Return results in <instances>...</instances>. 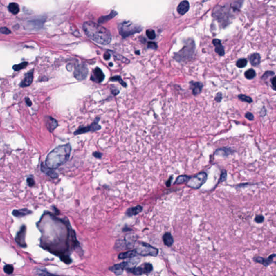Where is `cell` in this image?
Returning a JSON list of instances; mask_svg holds the SVG:
<instances>
[{"mask_svg": "<svg viewBox=\"0 0 276 276\" xmlns=\"http://www.w3.org/2000/svg\"><path fill=\"white\" fill-rule=\"evenodd\" d=\"M83 28L87 36L98 44L107 45L111 41L110 31L97 23L86 22L84 23Z\"/></svg>", "mask_w": 276, "mask_h": 276, "instance_id": "cell-1", "label": "cell"}, {"mask_svg": "<svg viewBox=\"0 0 276 276\" xmlns=\"http://www.w3.org/2000/svg\"><path fill=\"white\" fill-rule=\"evenodd\" d=\"M71 151L70 144L59 146L48 155L46 165L52 169H56L68 161Z\"/></svg>", "mask_w": 276, "mask_h": 276, "instance_id": "cell-2", "label": "cell"}, {"mask_svg": "<svg viewBox=\"0 0 276 276\" xmlns=\"http://www.w3.org/2000/svg\"><path fill=\"white\" fill-rule=\"evenodd\" d=\"M195 48L194 42H190L184 46L180 51L174 55V59L178 62L185 61L191 58Z\"/></svg>", "mask_w": 276, "mask_h": 276, "instance_id": "cell-3", "label": "cell"}, {"mask_svg": "<svg viewBox=\"0 0 276 276\" xmlns=\"http://www.w3.org/2000/svg\"><path fill=\"white\" fill-rule=\"evenodd\" d=\"M118 30L120 34L123 37H128L130 35L134 34L141 31V28L129 22H124L120 23L118 26Z\"/></svg>", "mask_w": 276, "mask_h": 276, "instance_id": "cell-4", "label": "cell"}, {"mask_svg": "<svg viewBox=\"0 0 276 276\" xmlns=\"http://www.w3.org/2000/svg\"><path fill=\"white\" fill-rule=\"evenodd\" d=\"M136 253L141 256H156L158 253V250L147 243L140 242L136 249Z\"/></svg>", "mask_w": 276, "mask_h": 276, "instance_id": "cell-5", "label": "cell"}, {"mask_svg": "<svg viewBox=\"0 0 276 276\" xmlns=\"http://www.w3.org/2000/svg\"><path fill=\"white\" fill-rule=\"evenodd\" d=\"M207 179V174L204 172L200 173L194 177L190 178L187 182V185L193 189H199L205 182Z\"/></svg>", "mask_w": 276, "mask_h": 276, "instance_id": "cell-6", "label": "cell"}, {"mask_svg": "<svg viewBox=\"0 0 276 276\" xmlns=\"http://www.w3.org/2000/svg\"><path fill=\"white\" fill-rule=\"evenodd\" d=\"M87 74L88 68L87 66L84 64L78 65L75 68L73 72L75 78L78 80H85L87 77Z\"/></svg>", "mask_w": 276, "mask_h": 276, "instance_id": "cell-7", "label": "cell"}, {"mask_svg": "<svg viewBox=\"0 0 276 276\" xmlns=\"http://www.w3.org/2000/svg\"><path fill=\"white\" fill-rule=\"evenodd\" d=\"M99 120V119L97 118V119L95 120V121L91 124V125L87 126V127H80L78 129L75 131L74 133L75 135H78V134H83L85 133L89 132H95L97 131H98L101 129V127L100 125L98 124V122Z\"/></svg>", "mask_w": 276, "mask_h": 276, "instance_id": "cell-8", "label": "cell"}, {"mask_svg": "<svg viewBox=\"0 0 276 276\" xmlns=\"http://www.w3.org/2000/svg\"><path fill=\"white\" fill-rule=\"evenodd\" d=\"M153 270V266L150 263H145L140 266L135 267L132 268L129 272L132 273L134 275L139 276L144 273H147Z\"/></svg>", "mask_w": 276, "mask_h": 276, "instance_id": "cell-9", "label": "cell"}, {"mask_svg": "<svg viewBox=\"0 0 276 276\" xmlns=\"http://www.w3.org/2000/svg\"><path fill=\"white\" fill-rule=\"evenodd\" d=\"M26 228L25 226L21 227V230L18 232L16 237L15 241L16 243L22 247H26L27 244L26 243Z\"/></svg>", "mask_w": 276, "mask_h": 276, "instance_id": "cell-10", "label": "cell"}, {"mask_svg": "<svg viewBox=\"0 0 276 276\" xmlns=\"http://www.w3.org/2000/svg\"><path fill=\"white\" fill-rule=\"evenodd\" d=\"M105 78V75L102 71V70L99 68H96L93 70L92 74L90 79L92 81L95 82L97 83H100L102 82Z\"/></svg>", "mask_w": 276, "mask_h": 276, "instance_id": "cell-11", "label": "cell"}, {"mask_svg": "<svg viewBox=\"0 0 276 276\" xmlns=\"http://www.w3.org/2000/svg\"><path fill=\"white\" fill-rule=\"evenodd\" d=\"M276 257V254L273 253L268 256V258H265L263 257L257 256L253 258V261L255 262L259 263L261 264L264 265V266H268V265L271 264L273 261V259L275 257Z\"/></svg>", "mask_w": 276, "mask_h": 276, "instance_id": "cell-12", "label": "cell"}, {"mask_svg": "<svg viewBox=\"0 0 276 276\" xmlns=\"http://www.w3.org/2000/svg\"><path fill=\"white\" fill-rule=\"evenodd\" d=\"M127 265V261L122 262L120 264H118L111 267L109 270L116 275H121L122 274L124 270H125Z\"/></svg>", "mask_w": 276, "mask_h": 276, "instance_id": "cell-13", "label": "cell"}, {"mask_svg": "<svg viewBox=\"0 0 276 276\" xmlns=\"http://www.w3.org/2000/svg\"><path fill=\"white\" fill-rule=\"evenodd\" d=\"M33 70L28 72L24 77L23 80L20 83V86L22 87H28L30 86L33 80Z\"/></svg>", "mask_w": 276, "mask_h": 276, "instance_id": "cell-14", "label": "cell"}, {"mask_svg": "<svg viewBox=\"0 0 276 276\" xmlns=\"http://www.w3.org/2000/svg\"><path fill=\"white\" fill-rule=\"evenodd\" d=\"M46 125L49 131L50 132H52L58 126V122L53 118L48 117L46 119Z\"/></svg>", "mask_w": 276, "mask_h": 276, "instance_id": "cell-15", "label": "cell"}, {"mask_svg": "<svg viewBox=\"0 0 276 276\" xmlns=\"http://www.w3.org/2000/svg\"><path fill=\"white\" fill-rule=\"evenodd\" d=\"M41 168V169L42 172L46 174V175H48V176H50V178H55L58 177V174L55 170H53L54 169L50 168L49 167L46 166V165H44L43 163H42Z\"/></svg>", "mask_w": 276, "mask_h": 276, "instance_id": "cell-16", "label": "cell"}, {"mask_svg": "<svg viewBox=\"0 0 276 276\" xmlns=\"http://www.w3.org/2000/svg\"><path fill=\"white\" fill-rule=\"evenodd\" d=\"M189 2L187 1H183L178 6L177 11L180 15H184L189 10Z\"/></svg>", "mask_w": 276, "mask_h": 276, "instance_id": "cell-17", "label": "cell"}, {"mask_svg": "<svg viewBox=\"0 0 276 276\" xmlns=\"http://www.w3.org/2000/svg\"><path fill=\"white\" fill-rule=\"evenodd\" d=\"M212 43L215 47L216 53H218L219 56H223L224 55V50L223 46L221 44V41L218 39H215L212 41Z\"/></svg>", "mask_w": 276, "mask_h": 276, "instance_id": "cell-18", "label": "cell"}, {"mask_svg": "<svg viewBox=\"0 0 276 276\" xmlns=\"http://www.w3.org/2000/svg\"><path fill=\"white\" fill-rule=\"evenodd\" d=\"M31 213H32V211H31L30 210L26 209V208L14 210L12 211V215L14 216H15V217H24L25 216L29 215Z\"/></svg>", "mask_w": 276, "mask_h": 276, "instance_id": "cell-19", "label": "cell"}, {"mask_svg": "<svg viewBox=\"0 0 276 276\" xmlns=\"http://www.w3.org/2000/svg\"><path fill=\"white\" fill-rule=\"evenodd\" d=\"M142 207L141 205H137L136 207H131L127 209L126 211V215L129 216L136 215L139 214L140 212H142Z\"/></svg>", "mask_w": 276, "mask_h": 276, "instance_id": "cell-20", "label": "cell"}, {"mask_svg": "<svg viewBox=\"0 0 276 276\" xmlns=\"http://www.w3.org/2000/svg\"><path fill=\"white\" fill-rule=\"evenodd\" d=\"M136 241V237L133 234H129L125 236V244L128 248H131L133 246Z\"/></svg>", "mask_w": 276, "mask_h": 276, "instance_id": "cell-21", "label": "cell"}, {"mask_svg": "<svg viewBox=\"0 0 276 276\" xmlns=\"http://www.w3.org/2000/svg\"><path fill=\"white\" fill-rule=\"evenodd\" d=\"M190 85L192 88L193 95H196L200 93L203 88L202 84L200 82H192L191 83Z\"/></svg>", "mask_w": 276, "mask_h": 276, "instance_id": "cell-22", "label": "cell"}, {"mask_svg": "<svg viewBox=\"0 0 276 276\" xmlns=\"http://www.w3.org/2000/svg\"><path fill=\"white\" fill-rule=\"evenodd\" d=\"M250 62L251 64L253 66H258L261 62V56L259 54L257 53L252 54L250 57Z\"/></svg>", "mask_w": 276, "mask_h": 276, "instance_id": "cell-23", "label": "cell"}, {"mask_svg": "<svg viewBox=\"0 0 276 276\" xmlns=\"http://www.w3.org/2000/svg\"><path fill=\"white\" fill-rule=\"evenodd\" d=\"M137 254L136 249L133 250L125 252L120 253L118 256V258L119 259H126V258H131L135 257Z\"/></svg>", "mask_w": 276, "mask_h": 276, "instance_id": "cell-24", "label": "cell"}, {"mask_svg": "<svg viewBox=\"0 0 276 276\" xmlns=\"http://www.w3.org/2000/svg\"><path fill=\"white\" fill-rule=\"evenodd\" d=\"M163 241L165 245L168 246H170L173 245L174 239L170 233L167 232L163 236Z\"/></svg>", "mask_w": 276, "mask_h": 276, "instance_id": "cell-25", "label": "cell"}, {"mask_svg": "<svg viewBox=\"0 0 276 276\" xmlns=\"http://www.w3.org/2000/svg\"><path fill=\"white\" fill-rule=\"evenodd\" d=\"M231 153H232V151L231 150L230 148H220V149H217L215 151V154L216 155L223 156H227L230 155Z\"/></svg>", "mask_w": 276, "mask_h": 276, "instance_id": "cell-26", "label": "cell"}, {"mask_svg": "<svg viewBox=\"0 0 276 276\" xmlns=\"http://www.w3.org/2000/svg\"><path fill=\"white\" fill-rule=\"evenodd\" d=\"M9 11L12 14L16 15L19 12V4L16 3H11L8 6Z\"/></svg>", "mask_w": 276, "mask_h": 276, "instance_id": "cell-27", "label": "cell"}, {"mask_svg": "<svg viewBox=\"0 0 276 276\" xmlns=\"http://www.w3.org/2000/svg\"><path fill=\"white\" fill-rule=\"evenodd\" d=\"M256 72L255 71L252 69L250 68L248 70L244 73V76L246 77V78L248 80H252L253 78L256 76Z\"/></svg>", "mask_w": 276, "mask_h": 276, "instance_id": "cell-28", "label": "cell"}, {"mask_svg": "<svg viewBox=\"0 0 276 276\" xmlns=\"http://www.w3.org/2000/svg\"><path fill=\"white\" fill-rule=\"evenodd\" d=\"M189 178H190L189 176H186V175L180 176L177 178L176 181L175 182V184H181L182 183H185L186 182H188Z\"/></svg>", "mask_w": 276, "mask_h": 276, "instance_id": "cell-29", "label": "cell"}, {"mask_svg": "<svg viewBox=\"0 0 276 276\" xmlns=\"http://www.w3.org/2000/svg\"><path fill=\"white\" fill-rule=\"evenodd\" d=\"M116 15V12H111L109 15L102 17L100 19H99V22L102 23V22H105L106 21H107L110 20V19H111L112 18H113Z\"/></svg>", "mask_w": 276, "mask_h": 276, "instance_id": "cell-30", "label": "cell"}, {"mask_svg": "<svg viewBox=\"0 0 276 276\" xmlns=\"http://www.w3.org/2000/svg\"><path fill=\"white\" fill-rule=\"evenodd\" d=\"M247 63H248V61L245 58L239 59L236 62V66L238 67V68H244L247 65Z\"/></svg>", "mask_w": 276, "mask_h": 276, "instance_id": "cell-31", "label": "cell"}, {"mask_svg": "<svg viewBox=\"0 0 276 276\" xmlns=\"http://www.w3.org/2000/svg\"><path fill=\"white\" fill-rule=\"evenodd\" d=\"M28 65V62H23L19 64L15 65L12 66V68L15 71H19L23 68H25Z\"/></svg>", "mask_w": 276, "mask_h": 276, "instance_id": "cell-32", "label": "cell"}, {"mask_svg": "<svg viewBox=\"0 0 276 276\" xmlns=\"http://www.w3.org/2000/svg\"><path fill=\"white\" fill-rule=\"evenodd\" d=\"M110 80H111V81H113V82H114V81H115V82H116V81H117L118 82H119V83L123 87H126V86H127V84L125 83V82L123 81V80H122L121 77H120V76H114V77H112V78L110 79Z\"/></svg>", "mask_w": 276, "mask_h": 276, "instance_id": "cell-33", "label": "cell"}, {"mask_svg": "<svg viewBox=\"0 0 276 276\" xmlns=\"http://www.w3.org/2000/svg\"><path fill=\"white\" fill-rule=\"evenodd\" d=\"M3 270L5 273H6L8 275H10L13 273L14 267L12 266V265H6L3 268Z\"/></svg>", "mask_w": 276, "mask_h": 276, "instance_id": "cell-34", "label": "cell"}, {"mask_svg": "<svg viewBox=\"0 0 276 276\" xmlns=\"http://www.w3.org/2000/svg\"><path fill=\"white\" fill-rule=\"evenodd\" d=\"M238 98L241 99L242 101H244V102H248V103H251V102H252V98H250L249 97H248V96H246V95H238Z\"/></svg>", "mask_w": 276, "mask_h": 276, "instance_id": "cell-35", "label": "cell"}, {"mask_svg": "<svg viewBox=\"0 0 276 276\" xmlns=\"http://www.w3.org/2000/svg\"><path fill=\"white\" fill-rule=\"evenodd\" d=\"M35 274L37 275H50L51 273H49L48 271H46L44 269H41V268H37L35 270Z\"/></svg>", "mask_w": 276, "mask_h": 276, "instance_id": "cell-36", "label": "cell"}, {"mask_svg": "<svg viewBox=\"0 0 276 276\" xmlns=\"http://www.w3.org/2000/svg\"><path fill=\"white\" fill-rule=\"evenodd\" d=\"M146 35L148 37L151 39H153L155 38L156 35H155V31L151 29H148L146 31Z\"/></svg>", "mask_w": 276, "mask_h": 276, "instance_id": "cell-37", "label": "cell"}, {"mask_svg": "<svg viewBox=\"0 0 276 276\" xmlns=\"http://www.w3.org/2000/svg\"><path fill=\"white\" fill-rule=\"evenodd\" d=\"M227 172L225 170H223L222 172V173L221 174V177L219 179V181L224 182L227 179Z\"/></svg>", "mask_w": 276, "mask_h": 276, "instance_id": "cell-38", "label": "cell"}, {"mask_svg": "<svg viewBox=\"0 0 276 276\" xmlns=\"http://www.w3.org/2000/svg\"><path fill=\"white\" fill-rule=\"evenodd\" d=\"M264 219V216L262 215H257L255 218V221L257 223H261L263 222Z\"/></svg>", "mask_w": 276, "mask_h": 276, "instance_id": "cell-39", "label": "cell"}, {"mask_svg": "<svg viewBox=\"0 0 276 276\" xmlns=\"http://www.w3.org/2000/svg\"><path fill=\"white\" fill-rule=\"evenodd\" d=\"M27 185H29V187H33L35 185V181L34 178L31 177L27 178Z\"/></svg>", "mask_w": 276, "mask_h": 276, "instance_id": "cell-40", "label": "cell"}, {"mask_svg": "<svg viewBox=\"0 0 276 276\" xmlns=\"http://www.w3.org/2000/svg\"><path fill=\"white\" fill-rule=\"evenodd\" d=\"M148 48L149 49H156L158 48V46L154 42H150L148 43Z\"/></svg>", "mask_w": 276, "mask_h": 276, "instance_id": "cell-41", "label": "cell"}, {"mask_svg": "<svg viewBox=\"0 0 276 276\" xmlns=\"http://www.w3.org/2000/svg\"><path fill=\"white\" fill-rule=\"evenodd\" d=\"M1 32L2 34H9L10 33V30L7 29V28H5V27H2L1 28Z\"/></svg>", "mask_w": 276, "mask_h": 276, "instance_id": "cell-42", "label": "cell"}, {"mask_svg": "<svg viewBox=\"0 0 276 276\" xmlns=\"http://www.w3.org/2000/svg\"><path fill=\"white\" fill-rule=\"evenodd\" d=\"M222 99V95L221 92L218 93L215 97V100L217 102H220Z\"/></svg>", "mask_w": 276, "mask_h": 276, "instance_id": "cell-43", "label": "cell"}, {"mask_svg": "<svg viewBox=\"0 0 276 276\" xmlns=\"http://www.w3.org/2000/svg\"><path fill=\"white\" fill-rule=\"evenodd\" d=\"M272 89L276 91V76L273 77L271 80Z\"/></svg>", "mask_w": 276, "mask_h": 276, "instance_id": "cell-44", "label": "cell"}, {"mask_svg": "<svg viewBox=\"0 0 276 276\" xmlns=\"http://www.w3.org/2000/svg\"><path fill=\"white\" fill-rule=\"evenodd\" d=\"M246 117L250 120H253L254 119L253 114L250 112H247L246 114Z\"/></svg>", "mask_w": 276, "mask_h": 276, "instance_id": "cell-45", "label": "cell"}, {"mask_svg": "<svg viewBox=\"0 0 276 276\" xmlns=\"http://www.w3.org/2000/svg\"><path fill=\"white\" fill-rule=\"evenodd\" d=\"M111 92H112V93L114 95H117L119 93V91L117 89L114 87L111 88Z\"/></svg>", "mask_w": 276, "mask_h": 276, "instance_id": "cell-46", "label": "cell"}, {"mask_svg": "<svg viewBox=\"0 0 276 276\" xmlns=\"http://www.w3.org/2000/svg\"><path fill=\"white\" fill-rule=\"evenodd\" d=\"M93 156H95V158H96L97 159H100L102 156V154L101 153L95 151V152H94L93 153Z\"/></svg>", "mask_w": 276, "mask_h": 276, "instance_id": "cell-47", "label": "cell"}, {"mask_svg": "<svg viewBox=\"0 0 276 276\" xmlns=\"http://www.w3.org/2000/svg\"><path fill=\"white\" fill-rule=\"evenodd\" d=\"M26 102L28 106H31L32 105V102H31L30 99L28 97L26 98Z\"/></svg>", "mask_w": 276, "mask_h": 276, "instance_id": "cell-48", "label": "cell"}, {"mask_svg": "<svg viewBox=\"0 0 276 276\" xmlns=\"http://www.w3.org/2000/svg\"><path fill=\"white\" fill-rule=\"evenodd\" d=\"M104 59L105 60H108L110 58V54L108 53H106L104 54Z\"/></svg>", "mask_w": 276, "mask_h": 276, "instance_id": "cell-49", "label": "cell"}, {"mask_svg": "<svg viewBox=\"0 0 276 276\" xmlns=\"http://www.w3.org/2000/svg\"><path fill=\"white\" fill-rule=\"evenodd\" d=\"M110 66H112V65H113V64H112V63H111V64H110Z\"/></svg>", "mask_w": 276, "mask_h": 276, "instance_id": "cell-50", "label": "cell"}]
</instances>
